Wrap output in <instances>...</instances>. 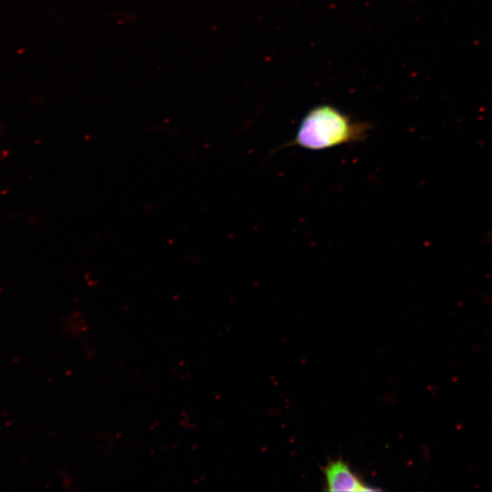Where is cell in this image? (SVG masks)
<instances>
[{
  "label": "cell",
  "instance_id": "6da1fadb",
  "mask_svg": "<svg viewBox=\"0 0 492 492\" xmlns=\"http://www.w3.org/2000/svg\"><path fill=\"white\" fill-rule=\"evenodd\" d=\"M371 126L354 120L337 108L320 105L302 118L294 139L289 145L312 150H322L364 140Z\"/></svg>",
  "mask_w": 492,
  "mask_h": 492
},
{
  "label": "cell",
  "instance_id": "7a4b0ae2",
  "mask_svg": "<svg viewBox=\"0 0 492 492\" xmlns=\"http://www.w3.org/2000/svg\"><path fill=\"white\" fill-rule=\"evenodd\" d=\"M328 491H369L366 485L342 459L333 460L323 469Z\"/></svg>",
  "mask_w": 492,
  "mask_h": 492
}]
</instances>
